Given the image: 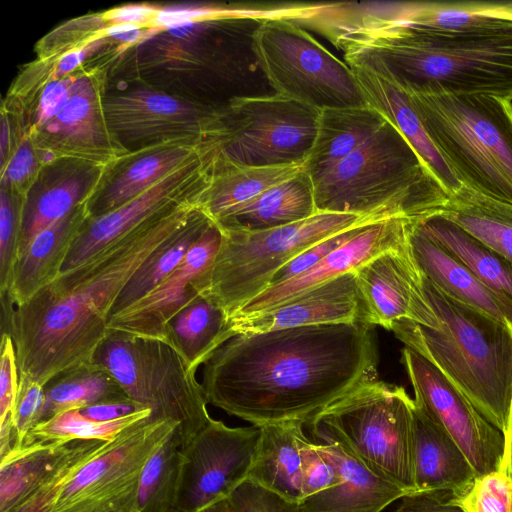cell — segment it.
<instances>
[{
    "instance_id": "obj_2",
    "label": "cell",
    "mask_w": 512,
    "mask_h": 512,
    "mask_svg": "<svg viewBox=\"0 0 512 512\" xmlns=\"http://www.w3.org/2000/svg\"><path fill=\"white\" fill-rule=\"evenodd\" d=\"M199 211L195 199L159 212L61 272L22 305L13 306L7 295L0 296L1 332L13 339L19 376L44 386L63 372L93 363L125 286Z\"/></svg>"
},
{
    "instance_id": "obj_24",
    "label": "cell",
    "mask_w": 512,
    "mask_h": 512,
    "mask_svg": "<svg viewBox=\"0 0 512 512\" xmlns=\"http://www.w3.org/2000/svg\"><path fill=\"white\" fill-rule=\"evenodd\" d=\"M319 443V442H317ZM334 462L339 482L299 502L300 512H381L409 494L334 441L319 443Z\"/></svg>"
},
{
    "instance_id": "obj_49",
    "label": "cell",
    "mask_w": 512,
    "mask_h": 512,
    "mask_svg": "<svg viewBox=\"0 0 512 512\" xmlns=\"http://www.w3.org/2000/svg\"><path fill=\"white\" fill-rule=\"evenodd\" d=\"M236 512H300L299 502L288 500L249 480L228 497Z\"/></svg>"
},
{
    "instance_id": "obj_50",
    "label": "cell",
    "mask_w": 512,
    "mask_h": 512,
    "mask_svg": "<svg viewBox=\"0 0 512 512\" xmlns=\"http://www.w3.org/2000/svg\"><path fill=\"white\" fill-rule=\"evenodd\" d=\"M19 386V373L13 339L10 334H1L0 344V424L12 413Z\"/></svg>"
},
{
    "instance_id": "obj_46",
    "label": "cell",
    "mask_w": 512,
    "mask_h": 512,
    "mask_svg": "<svg viewBox=\"0 0 512 512\" xmlns=\"http://www.w3.org/2000/svg\"><path fill=\"white\" fill-rule=\"evenodd\" d=\"M40 166L42 165L32 137L25 132L11 158L1 169V188L25 199L28 194L25 186L31 185Z\"/></svg>"
},
{
    "instance_id": "obj_58",
    "label": "cell",
    "mask_w": 512,
    "mask_h": 512,
    "mask_svg": "<svg viewBox=\"0 0 512 512\" xmlns=\"http://www.w3.org/2000/svg\"><path fill=\"white\" fill-rule=\"evenodd\" d=\"M201 512H236L228 498L222 499L208 506Z\"/></svg>"
},
{
    "instance_id": "obj_25",
    "label": "cell",
    "mask_w": 512,
    "mask_h": 512,
    "mask_svg": "<svg viewBox=\"0 0 512 512\" xmlns=\"http://www.w3.org/2000/svg\"><path fill=\"white\" fill-rule=\"evenodd\" d=\"M407 245L418 271L434 286L512 329V304L486 287L464 264L429 238L413 219L407 224Z\"/></svg>"
},
{
    "instance_id": "obj_55",
    "label": "cell",
    "mask_w": 512,
    "mask_h": 512,
    "mask_svg": "<svg viewBox=\"0 0 512 512\" xmlns=\"http://www.w3.org/2000/svg\"><path fill=\"white\" fill-rule=\"evenodd\" d=\"M107 43V37L102 36L54 57L55 65L50 75V82L67 76L78 68L89 56L99 51Z\"/></svg>"
},
{
    "instance_id": "obj_31",
    "label": "cell",
    "mask_w": 512,
    "mask_h": 512,
    "mask_svg": "<svg viewBox=\"0 0 512 512\" xmlns=\"http://www.w3.org/2000/svg\"><path fill=\"white\" fill-rule=\"evenodd\" d=\"M385 121L368 105L320 110L317 133L304 170L312 181L322 176L371 138Z\"/></svg>"
},
{
    "instance_id": "obj_52",
    "label": "cell",
    "mask_w": 512,
    "mask_h": 512,
    "mask_svg": "<svg viewBox=\"0 0 512 512\" xmlns=\"http://www.w3.org/2000/svg\"><path fill=\"white\" fill-rule=\"evenodd\" d=\"M392 512H461L446 492H413L403 496Z\"/></svg>"
},
{
    "instance_id": "obj_7",
    "label": "cell",
    "mask_w": 512,
    "mask_h": 512,
    "mask_svg": "<svg viewBox=\"0 0 512 512\" xmlns=\"http://www.w3.org/2000/svg\"><path fill=\"white\" fill-rule=\"evenodd\" d=\"M304 426L313 441H334L379 475L416 492L414 400L403 387L377 379L364 383Z\"/></svg>"
},
{
    "instance_id": "obj_3",
    "label": "cell",
    "mask_w": 512,
    "mask_h": 512,
    "mask_svg": "<svg viewBox=\"0 0 512 512\" xmlns=\"http://www.w3.org/2000/svg\"><path fill=\"white\" fill-rule=\"evenodd\" d=\"M329 40L344 55L378 59L406 91L512 101L509 2L449 3L439 28L395 24L350 30Z\"/></svg>"
},
{
    "instance_id": "obj_29",
    "label": "cell",
    "mask_w": 512,
    "mask_h": 512,
    "mask_svg": "<svg viewBox=\"0 0 512 512\" xmlns=\"http://www.w3.org/2000/svg\"><path fill=\"white\" fill-rule=\"evenodd\" d=\"M304 422L287 421L260 427V439L247 480L282 497L302 500V448L308 436Z\"/></svg>"
},
{
    "instance_id": "obj_1",
    "label": "cell",
    "mask_w": 512,
    "mask_h": 512,
    "mask_svg": "<svg viewBox=\"0 0 512 512\" xmlns=\"http://www.w3.org/2000/svg\"><path fill=\"white\" fill-rule=\"evenodd\" d=\"M377 363L363 321L300 326L235 335L203 364L201 385L209 404L252 425L307 423L377 379Z\"/></svg>"
},
{
    "instance_id": "obj_34",
    "label": "cell",
    "mask_w": 512,
    "mask_h": 512,
    "mask_svg": "<svg viewBox=\"0 0 512 512\" xmlns=\"http://www.w3.org/2000/svg\"><path fill=\"white\" fill-rule=\"evenodd\" d=\"M439 213L512 263V205L463 187Z\"/></svg>"
},
{
    "instance_id": "obj_8",
    "label": "cell",
    "mask_w": 512,
    "mask_h": 512,
    "mask_svg": "<svg viewBox=\"0 0 512 512\" xmlns=\"http://www.w3.org/2000/svg\"><path fill=\"white\" fill-rule=\"evenodd\" d=\"M375 221L354 214L317 212L307 219L263 231L220 228L222 242L217 256L194 282V288L229 319L263 292L275 273L303 250L330 235Z\"/></svg>"
},
{
    "instance_id": "obj_6",
    "label": "cell",
    "mask_w": 512,
    "mask_h": 512,
    "mask_svg": "<svg viewBox=\"0 0 512 512\" xmlns=\"http://www.w3.org/2000/svg\"><path fill=\"white\" fill-rule=\"evenodd\" d=\"M404 91L462 186L512 205V101Z\"/></svg>"
},
{
    "instance_id": "obj_16",
    "label": "cell",
    "mask_w": 512,
    "mask_h": 512,
    "mask_svg": "<svg viewBox=\"0 0 512 512\" xmlns=\"http://www.w3.org/2000/svg\"><path fill=\"white\" fill-rule=\"evenodd\" d=\"M401 361L413 387L415 404L452 437L477 476L502 469L505 453L503 433L420 354L405 347Z\"/></svg>"
},
{
    "instance_id": "obj_18",
    "label": "cell",
    "mask_w": 512,
    "mask_h": 512,
    "mask_svg": "<svg viewBox=\"0 0 512 512\" xmlns=\"http://www.w3.org/2000/svg\"><path fill=\"white\" fill-rule=\"evenodd\" d=\"M363 321L387 330L401 320L434 328L437 317L422 289L408 245L386 251L355 271Z\"/></svg>"
},
{
    "instance_id": "obj_48",
    "label": "cell",
    "mask_w": 512,
    "mask_h": 512,
    "mask_svg": "<svg viewBox=\"0 0 512 512\" xmlns=\"http://www.w3.org/2000/svg\"><path fill=\"white\" fill-rule=\"evenodd\" d=\"M367 224L369 223L361 224L330 235L306 248L275 273L269 286L285 282L307 271L328 256L332 251L353 238Z\"/></svg>"
},
{
    "instance_id": "obj_56",
    "label": "cell",
    "mask_w": 512,
    "mask_h": 512,
    "mask_svg": "<svg viewBox=\"0 0 512 512\" xmlns=\"http://www.w3.org/2000/svg\"><path fill=\"white\" fill-rule=\"evenodd\" d=\"M11 138L12 132L8 115L5 112H2L0 132L1 169L6 165L12 155Z\"/></svg>"
},
{
    "instance_id": "obj_53",
    "label": "cell",
    "mask_w": 512,
    "mask_h": 512,
    "mask_svg": "<svg viewBox=\"0 0 512 512\" xmlns=\"http://www.w3.org/2000/svg\"><path fill=\"white\" fill-rule=\"evenodd\" d=\"M147 409L129 397L111 399L79 409L80 413L93 421L106 422L120 419Z\"/></svg>"
},
{
    "instance_id": "obj_38",
    "label": "cell",
    "mask_w": 512,
    "mask_h": 512,
    "mask_svg": "<svg viewBox=\"0 0 512 512\" xmlns=\"http://www.w3.org/2000/svg\"><path fill=\"white\" fill-rule=\"evenodd\" d=\"M211 222L200 210L177 238L160 249L134 274L116 300L110 317L139 301L164 281L180 265Z\"/></svg>"
},
{
    "instance_id": "obj_20",
    "label": "cell",
    "mask_w": 512,
    "mask_h": 512,
    "mask_svg": "<svg viewBox=\"0 0 512 512\" xmlns=\"http://www.w3.org/2000/svg\"><path fill=\"white\" fill-rule=\"evenodd\" d=\"M408 220L388 218L365 225L316 265L285 282L267 287L230 318L267 311L345 273L358 270L386 251L404 248L407 245Z\"/></svg>"
},
{
    "instance_id": "obj_23",
    "label": "cell",
    "mask_w": 512,
    "mask_h": 512,
    "mask_svg": "<svg viewBox=\"0 0 512 512\" xmlns=\"http://www.w3.org/2000/svg\"><path fill=\"white\" fill-rule=\"evenodd\" d=\"M356 321H363V312L352 271L267 311L230 318L226 337L228 341L238 334Z\"/></svg>"
},
{
    "instance_id": "obj_17",
    "label": "cell",
    "mask_w": 512,
    "mask_h": 512,
    "mask_svg": "<svg viewBox=\"0 0 512 512\" xmlns=\"http://www.w3.org/2000/svg\"><path fill=\"white\" fill-rule=\"evenodd\" d=\"M218 150L214 142L199 156L173 171L124 205L88 218L73 241L61 272L74 268L150 217L208 190Z\"/></svg>"
},
{
    "instance_id": "obj_28",
    "label": "cell",
    "mask_w": 512,
    "mask_h": 512,
    "mask_svg": "<svg viewBox=\"0 0 512 512\" xmlns=\"http://www.w3.org/2000/svg\"><path fill=\"white\" fill-rule=\"evenodd\" d=\"M316 213L313 181L303 168L213 222L226 230L255 232L289 225Z\"/></svg>"
},
{
    "instance_id": "obj_33",
    "label": "cell",
    "mask_w": 512,
    "mask_h": 512,
    "mask_svg": "<svg viewBox=\"0 0 512 512\" xmlns=\"http://www.w3.org/2000/svg\"><path fill=\"white\" fill-rule=\"evenodd\" d=\"M303 170L302 164L248 167L216 159L211 184L199 209L212 221Z\"/></svg>"
},
{
    "instance_id": "obj_57",
    "label": "cell",
    "mask_w": 512,
    "mask_h": 512,
    "mask_svg": "<svg viewBox=\"0 0 512 512\" xmlns=\"http://www.w3.org/2000/svg\"><path fill=\"white\" fill-rule=\"evenodd\" d=\"M505 438V453L502 469L512 480V404L509 414L507 431L504 434Z\"/></svg>"
},
{
    "instance_id": "obj_14",
    "label": "cell",
    "mask_w": 512,
    "mask_h": 512,
    "mask_svg": "<svg viewBox=\"0 0 512 512\" xmlns=\"http://www.w3.org/2000/svg\"><path fill=\"white\" fill-rule=\"evenodd\" d=\"M105 73L99 69L74 75L69 97L52 120L28 130L37 151L106 170L130 152L121 144L106 118Z\"/></svg>"
},
{
    "instance_id": "obj_19",
    "label": "cell",
    "mask_w": 512,
    "mask_h": 512,
    "mask_svg": "<svg viewBox=\"0 0 512 512\" xmlns=\"http://www.w3.org/2000/svg\"><path fill=\"white\" fill-rule=\"evenodd\" d=\"M221 242L222 231L212 221L191 246L180 265L142 299L112 315L107 329L159 340L169 345L168 323L199 296L194 282L212 266Z\"/></svg>"
},
{
    "instance_id": "obj_44",
    "label": "cell",
    "mask_w": 512,
    "mask_h": 512,
    "mask_svg": "<svg viewBox=\"0 0 512 512\" xmlns=\"http://www.w3.org/2000/svg\"><path fill=\"white\" fill-rule=\"evenodd\" d=\"M262 6L174 5L160 6L150 28L158 31L170 27L206 20L235 17L257 13Z\"/></svg>"
},
{
    "instance_id": "obj_43",
    "label": "cell",
    "mask_w": 512,
    "mask_h": 512,
    "mask_svg": "<svg viewBox=\"0 0 512 512\" xmlns=\"http://www.w3.org/2000/svg\"><path fill=\"white\" fill-rule=\"evenodd\" d=\"M25 199L1 188L0 196V295L6 293L17 260Z\"/></svg>"
},
{
    "instance_id": "obj_35",
    "label": "cell",
    "mask_w": 512,
    "mask_h": 512,
    "mask_svg": "<svg viewBox=\"0 0 512 512\" xmlns=\"http://www.w3.org/2000/svg\"><path fill=\"white\" fill-rule=\"evenodd\" d=\"M227 321L222 309L199 295L168 323L169 345L197 371L227 341Z\"/></svg>"
},
{
    "instance_id": "obj_12",
    "label": "cell",
    "mask_w": 512,
    "mask_h": 512,
    "mask_svg": "<svg viewBox=\"0 0 512 512\" xmlns=\"http://www.w3.org/2000/svg\"><path fill=\"white\" fill-rule=\"evenodd\" d=\"M177 428L152 416L129 426L77 472L50 512H137L142 469Z\"/></svg>"
},
{
    "instance_id": "obj_4",
    "label": "cell",
    "mask_w": 512,
    "mask_h": 512,
    "mask_svg": "<svg viewBox=\"0 0 512 512\" xmlns=\"http://www.w3.org/2000/svg\"><path fill=\"white\" fill-rule=\"evenodd\" d=\"M422 289L438 327L401 320L391 331L432 363L504 435L512 404V329L446 295L424 276Z\"/></svg>"
},
{
    "instance_id": "obj_41",
    "label": "cell",
    "mask_w": 512,
    "mask_h": 512,
    "mask_svg": "<svg viewBox=\"0 0 512 512\" xmlns=\"http://www.w3.org/2000/svg\"><path fill=\"white\" fill-rule=\"evenodd\" d=\"M110 441L74 440L59 464L42 483L10 512H50L64 487Z\"/></svg>"
},
{
    "instance_id": "obj_45",
    "label": "cell",
    "mask_w": 512,
    "mask_h": 512,
    "mask_svg": "<svg viewBox=\"0 0 512 512\" xmlns=\"http://www.w3.org/2000/svg\"><path fill=\"white\" fill-rule=\"evenodd\" d=\"M44 406V386L26 376H19L18 392L12 413V447L23 445L29 431L41 421Z\"/></svg>"
},
{
    "instance_id": "obj_10",
    "label": "cell",
    "mask_w": 512,
    "mask_h": 512,
    "mask_svg": "<svg viewBox=\"0 0 512 512\" xmlns=\"http://www.w3.org/2000/svg\"><path fill=\"white\" fill-rule=\"evenodd\" d=\"M252 50L276 94L319 110L366 105L349 65L290 19L261 21Z\"/></svg>"
},
{
    "instance_id": "obj_22",
    "label": "cell",
    "mask_w": 512,
    "mask_h": 512,
    "mask_svg": "<svg viewBox=\"0 0 512 512\" xmlns=\"http://www.w3.org/2000/svg\"><path fill=\"white\" fill-rule=\"evenodd\" d=\"M211 143L175 139L128 152L104 171L96 192L86 204L89 218L101 216L129 202L202 154Z\"/></svg>"
},
{
    "instance_id": "obj_40",
    "label": "cell",
    "mask_w": 512,
    "mask_h": 512,
    "mask_svg": "<svg viewBox=\"0 0 512 512\" xmlns=\"http://www.w3.org/2000/svg\"><path fill=\"white\" fill-rule=\"evenodd\" d=\"M151 414V409L147 408L120 419L98 422L84 417L79 409H72L35 425L26 435L22 446L55 441L62 443L92 439L112 441L123 430L150 417Z\"/></svg>"
},
{
    "instance_id": "obj_42",
    "label": "cell",
    "mask_w": 512,
    "mask_h": 512,
    "mask_svg": "<svg viewBox=\"0 0 512 512\" xmlns=\"http://www.w3.org/2000/svg\"><path fill=\"white\" fill-rule=\"evenodd\" d=\"M449 501L461 512H512V480L503 469L479 475Z\"/></svg>"
},
{
    "instance_id": "obj_54",
    "label": "cell",
    "mask_w": 512,
    "mask_h": 512,
    "mask_svg": "<svg viewBox=\"0 0 512 512\" xmlns=\"http://www.w3.org/2000/svg\"><path fill=\"white\" fill-rule=\"evenodd\" d=\"M160 6L153 4H128L112 8L102 14L104 20L111 25L129 24L150 28Z\"/></svg>"
},
{
    "instance_id": "obj_32",
    "label": "cell",
    "mask_w": 512,
    "mask_h": 512,
    "mask_svg": "<svg viewBox=\"0 0 512 512\" xmlns=\"http://www.w3.org/2000/svg\"><path fill=\"white\" fill-rule=\"evenodd\" d=\"M413 220L486 287L512 304V263L439 212Z\"/></svg>"
},
{
    "instance_id": "obj_15",
    "label": "cell",
    "mask_w": 512,
    "mask_h": 512,
    "mask_svg": "<svg viewBox=\"0 0 512 512\" xmlns=\"http://www.w3.org/2000/svg\"><path fill=\"white\" fill-rule=\"evenodd\" d=\"M221 107L152 88L106 96L104 102L110 128L127 149L175 139L214 140Z\"/></svg>"
},
{
    "instance_id": "obj_5",
    "label": "cell",
    "mask_w": 512,
    "mask_h": 512,
    "mask_svg": "<svg viewBox=\"0 0 512 512\" xmlns=\"http://www.w3.org/2000/svg\"><path fill=\"white\" fill-rule=\"evenodd\" d=\"M317 212L377 220L439 212L450 195L387 120L364 144L313 180Z\"/></svg>"
},
{
    "instance_id": "obj_27",
    "label": "cell",
    "mask_w": 512,
    "mask_h": 512,
    "mask_svg": "<svg viewBox=\"0 0 512 512\" xmlns=\"http://www.w3.org/2000/svg\"><path fill=\"white\" fill-rule=\"evenodd\" d=\"M86 204L39 233L17 259L4 293L13 306L27 302L61 273L73 241L89 218Z\"/></svg>"
},
{
    "instance_id": "obj_47",
    "label": "cell",
    "mask_w": 512,
    "mask_h": 512,
    "mask_svg": "<svg viewBox=\"0 0 512 512\" xmlns=\"http://www.w3.org/2000/svg\"><path fill=\"white\" fill-rule=\"evenodd\" d=\"M302 500L331 488L339 482L334 462L319 443L307 438L302 448Z\"/></svg>"
},
{
    "instance_id": "obj_11",
    "label": "cell",
    "mask_w": 512,
    "mask_h": 512,
    "mask_svg": "<svg viewBox=\"0 0 512 512\" xmlns=\"http://www.w3.org/2000/svg\"><path fill=\"white\" fill-rule=\"evenodd\" d=\"M320 110L274 93L230 99L221 107L214 139L218 158L240 166L304 164Z\"/></svg>"
},
{
    "instance_id": "obj_13",
    "label": "cell",
    "mask_w": 512,
    "mask_h": 512,
    "mask_svg": "<svg viewBox=\"0 0 512 512\" xmlns=\"http://www.w3.org/2000/svg\"><path fill=\"white\" fill-rule=\"evenodd\" d=\"M260 427H228L210 419L179 450L173 512H201L247 480L260 439Z\"/></svg>"
},
{
    "instance_id": "obj_37",
    "label": "cell",
    "mask_w": 512,
    "mask_h": 512,
    "mask_svg": "<svg viewBox=\"0 0 512 512\" xmlns=\"http://www.w3.org/2000/svg\"><path fill=\"white\" fill-rule=\"evenodd\" d=\"M44 389L45 406L40 422L72 409L128 397L108 370L94 362L55 376Z\"/></svg>"
},
{
    "instance_id": "obj_51",
    "label": "cell",
    "mask_w": 512,
    "mask_h": 512,
    "mask_svg": "<svg viewBox=\"0 0 512 512\" xmlns=\"http://www.w3.org/2000/svg\"><path fill=\"white\" fill-rule=\"evenodd\" d=\"M74 75L46 84L39 97L35 121L29 130H36L52 120L66 104Z\"/></svg>"
},
{
    "instance_id": "obj_26",
    "label": "cell",
    "mask_w": 512,
    "mask_h": 512,
    "mask_svg": "<svg viewBox=\"0 0 512 512\" xmlns=\"http://www.w3.org/2000/svg\"><path fill=\"white\" fill-rule=\"evenodd\" d=\"M413 472L416 492L454 494L477 476L458 444L415 402Z\"/></svg>"
},
{
    "instance_id": "obj_21",
    "label": "cell",
    "mask_w": 512,
    "mask_h": 512,
    "mask_svg": "<svg viewBox=\"0 0 512 512\" xmlns=\"http://www.w3.org/2000/svg\"><path fill=\"white\" fill-rule=\"evenodd\" d=\"M344 61L353 71L366 105L378 111L406 138L448 194L463 188L429 138L407 94L383 63L358 54H346Z\"/></svg>"
},
{
    "instance_id": "obj_39",
    "label": "cell",
    "mask_w": 512,
    "mask_h": 512,
    "mask_svg": "<svg viewBox=\"0 0 512 512\" xmlns=\"http://www.w3.org/2000/svg\"><path fill=\"white\" fill-rule=\"evenodd\" d=\"M181 439L178 428L144 465L137 490V512H173Z\"/></svg>"
},
{
    "instance_id": "obj_30",
    "label": "cell",
    "mask_w": 512,
    "mask_h": 512,
    "mask_svg": "<svg viewBox=\"0 0 512 512\" xmlns=\"http://www.w3.org/2000/svg\"><path fill=\"white\" fill-rule=\"evenodd\" d=\"M103 173L104 170L80 164L43 188L29 191L23 206L17 259L39 233L87 203Z\"/></svg>"
},
{
    "instance_id": "obj_36",
    "label": "cell",
    "mask_w": 512,
    "mask_h": 512,
    "mask_svg": "<svg viewBox=\"0 0 512 512\" xmlns=\"http://www.w3.org/2000/svg\"><path fill=\"white\" fill-rule=\"evenodd\" d=\"M70 443H34L12 447L0 457V512L19 505L54 470Z\"/></svg>"
},
{
    "instance_id": "obj_9",
    "label": "cell",
    "mask_w": 512,
    "mask_h": 512,
    "mask_svg": "<svg viewBox=\"0 0 512 512\" xmlns=\"http://www.w3.org/2000/svg\"><path fill=\"white\" fill-rule=\"evenodd\" d=\"M93 362L104 367L154 418L178 424L181 447L211 419L201 383L184 358L155 339L109 330Z\"/></svg>"
}]
</instances>
